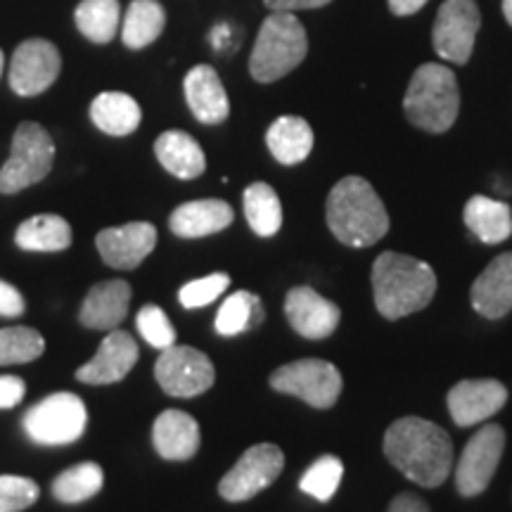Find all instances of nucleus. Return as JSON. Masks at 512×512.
<instances>
[{
  "instance_id": "obj_20",
  "label": "nucleus",
  "mask_w": 512,
  "mask_h": 512,
  "mask_svg": "<svg viewBox=\"0 0 512 512\" xmlns=\"http://www.w3.org/2000/svg\"><path fill=\"white\" fill-rule=\"evenodd\" d=\"M131 285L126 280H105L91 287L83 299L79 320L83 328L91 330H114L124 323L131 304Z\"/></svg>"
},
{
  "instance_id": "obj_44",
  "label": "nucleus",
  "mask_w": 512,
  "mask_h": 512,
  "mask_svg": "<svg viewBox=\"0 0 512 512\" xmlns=\"http://www.w3.org/2000/svg\"><path fill=\"white\" fill-rule=\"evenodd\" d=\"M3 67H5V55L3 50H0V76H3Z\"/></svg>"
},
{
  "instance_id": "obj_40",
  "label": "nucleus",
  "mask_w": 512,
  "mask_h": 512,
  "mask_svg": "<svg viewBox=\"0 0 512 512\" xmlns=\"http://www.w3.org/2000/svg\"><path fill=\"white\" fill-rule=\"evenodd\" d=\"M271 12H297V10H316L332 0H264Z\"/></svg>"
},
{
  "instance_id": "obj_23",
  "label": "nucleus",
  "mask_w": 512,
  "mask_h": 512,
  "mask_svg": "<svg viewBox=\"0 0 512 512\" xmlns=\"http://www.w3.org/2000/svg\"><path fill=\"white\" fill-rule=\"evenodd\" d=\"M155 155L159 164L181 181L200 178L207 169V157L200 143L185 131H164L155 143Z\"/></svg>"
},
{
  "instance_id": "obj_4",
  "label": "nucleus",
  "mask_w": 512,
  "mask_h": 512,
  "mask_svg": "<svg viewBox=\"0 0 512 512\" xmlns=\"http://www.w3.org/2000/svg\"><path fill=\"white\" fill-rule=\"evenodd\" d=\"M458 110L460 91L451 69L437 62H427L415 69L403 98V112L415 128L427 133H446L456 124Z\"/></svg>"
},
{
  "instance_id": "obj_26",
  "label": "nucleus",
  "mask_w": 512,
  "mask_h": 512,
  "mask_svg": "<svg viewBox=\"0 0 512 512\" xmlns=\"http://www.w3.org/2000/svg\"><path fill=\"white\" fill-rule=\"evenodd\" d=\"M91 119L107 136H128L140 126L143 112L131 95L119 91L100 93L91 105Z\"/></svg>"
},
{
  "instance_id": "obj_39",
  "label": "nucleus",
  "mask_w": 512,
  "mask_h": 512,
  "mask_svg": "<svg viewBox=\"0 0 512 512\" xmlns=\"http://www.w3.org/2000/svg\"><path fill=\"white\" fill-rule=\"evenodd\" d=\"M27 394V384L17 375H0V408H15Z\"/></svg>"
},
{
  "instance_id": "obj_21",
  "label": "nucleus",
  "mask_w": 512,
  "mask_h": 512,
  "mask_svg": "<svg viewBox=\"0 0 512 512\" xmlns=\"http://www.w3.org/2000/svg\"><path fill=\"white\" fill-rule=\"evenodd\" d=\"M235 219V211L223 200L185 202L169 216V228L176 238L195 240L226 230Z\"/></svg>"
},
{
  "instance_id": "obj_42",
  "label": "nucleus",
  "mask_w": 512,
  "mask_h": 512,
  "mask_svg": "<svg viewBox=\"0 0 512 512\" xmlns=\"http://www.w3.org/2000/svg\"><path fill=\"white\" fill-rule=\"evenodd\" d=\"M425 5L427 0H389V10H392L396 17L415 15V12L425 8Z\"/></svg>"
},
{
  "instance_id": "obj_6",
  "label": "nucleus",
  "mask_w": 512,
  "mask_h": 512,
  "mask_svg": "<svg viewBox=\"0 0 512 512\" xmlns=\"http://www.w3.org/2000/svg\"><path fill=\"white\" fill-rule=\"evenodd\" d=\"M55 162V143L50 133L36 121H24L12 136L8 162L0 169V192H15L41 183L50 174Z\"/></svg>"
},
{
  "instance_id": "obj_37",
  "label": "nucleus",
  "mask_w": 512,
  "mask_h": 512,
  "mask_svg": "<svg viewBox=\"0 0 512 512\" xmlns=\"http://www.w3.org/2000/svg\"><path fill=\"white\" fill-rule=\"evenodd\" d=\"M230 287V278L226 273H211L207 278H197L192 283L183 285L181 292H178V302H181L185 309H202L211 302L221 297Z\"/></svg>"
},
{
  "instance_id": "obj_11",
  "label": "nucleus",
  "mask_w": 512,
  "mask_h": 512,
  "mask_svg": "<svg viewBox=\"0 0 512 512\" xmlns=\"http://www.w3.org/2000/svg\"><path fill=\"white\" fill-rule=\"evenodd\" d=\"M285 467V453L275 444L247 448L219 482V494L228 503H245L268 489Z\"/></svg>"
},
{
  "instance_id": "obj_15",
  "label": "nucleus",
  "mask_w": 512,
  "mask_h": 512,
  "mask_svg": "<svg viewBox=\"0 0 512 512\" xmlns=\"http://www.w3.org/2000/svg\"><path fill=\"white\" fill-rule=\"evenodd\" d=\"M95 245H98V252L107 266L131 271V268L140 266L147 256L155 252L157 228L145 221L105 228L95 238Z\"/></svg>"
},
{
  "instance_id": "obj_28",
  "label": "nucleus",
  "mask_w": 512,
  "mask_h": 512,
  "mask_svg": "<svg viewBox=\"0 0 512 512\" xmlns=\"http://www.w3.org/2000/svg\"><path fill=\"white\" fill-rule=\"evenodd\" d=\"M166 27V10L157 0H133L128 5L124 24H121V41L126 48L143 50L155 43Z\"/></svg>"
},
{
  "instance_id": "obj_36",
  "label": "nucleus",
  "mask_w": 512,
  "mask_h": 512,
  "mask_svg": "<svg viewBox=\"0 0 512 512\" xmlns=\"http://www.w3.org/2000/svg\"><path fill=\"white\" fill-rule=\"evenodd\" d=\"M41 496L34 479L3 475L0 477V512H22L31 508Z\"/></svg>"
},
{
  "instance_id": "obj_18",
  "label": "nucleus",
  "mask_w": 512,
  "mask_h": 512,
  "mask_svg": "<svg viewBox=\"0 0 512 512\" xmlns=\"http://www.w3.org/2000/svg\"><path fill=\"white\" fill-rule=\"evenodd\" d=\"M470 304L486 320H501L512 311V252L498 254L470 287Z\"/></svg>"
},
{
  "instance_id": "obj_41",
  "label": "nucleus",
  "mask_w": 512,
  "mask_h": 512,
  "mask_svg": "<svg viewBox=\"0 0 512 512\" xmlns=\"http://www.w3.org/2000/svg\"><path fill=\"white\" fill-rule=\"evenodd\" d=\"M387 512H432V510L420 496L411 494V491H403V494L394 496V501L389 503Z\"/></svg>"
},
{
  "instance_id": "obj_38",
  "label": "nucleus",
  "mask_w": 512,
  "mask_h": 512,
  "mask_svg": "<svg viewBox=\"0 0 512 512\" xmlns=\"http://www.w3.org/2000/svg\"><path fill=\"white\" fill-rule=\"evenodd\" d=\"M27 309V304H24V297L19 294V290L15 285L5 283V280H0V316L3 318H19Z\"/></svg>"
},
{
  "instance_id": "obj_35",
  "label": "nucleus",
  "mask_w": 512,
  "mask_h": 512,
  "mask_svg": "<svg viewBox=\"0 0 512 512\" xmlns=\"http://www.w3.org/2000/svg\"><path fill=\"white\" fill-rule=\"evenodd\" d=\"M136 325H138L140 337H143L150 347L164 351L176 344L174 325H171L169 316H166L157 304H145L143 309L138 311Z\"/></svg>"
},
{
  "instance_id": "obj_31",
  "label": "nucleus",
  "mask_w": 512,
  "mask_h": 512,
  "mask_svg": "<svg viewBox=\"0 0 512 512\" xmlns=\"http://www.w3.org/2000/svg\"><path fill=\"white\" fill-rule=\"evenodd\" d=\"M76 29L81 31L88 41L110 43L119 31L121 5L119 0H81L74 12Z\"/></svg>"
},
{
  "instance_id": "obj_1",
  "label": "nucleus",
  "mask_w": 512,
  "mask_h": 512,
  "mask_svg": "<svg viewBox=\"0 0 512 512\" xmlns=\"http://www.w3.org/2000/svg\"><path fill=\"white\" fill-rule=\"evenodd\" d=\"M384 456L422 489H439L451 477L453 441L437 422L406 415L384 432Z\"/></svg>"
},
{
  "instance_id": "obj_2",
  "label": "nucleus",
  "mask_w": 512,
  "mask_h": 512,
  "mask_svg": "<svg viewBox=\"0 0 512 512\" xmlns=\"http://www.w3.org/2000/svg\"><path fill=\"white\" fill-rule=\"evenodd\" d=\"M370 278L375 309L387 320H399L427 309L439 285L430 264L392 249L377 256Z\"/></svg>"
},
{
  "instance_id": "obj_16",
  "label": "nucleus",
  "mask_w": 512,
  "mask_h": 512,
  "mask_svg": "<svg viewBox=\"0 0 512 512\" xmlns=\"http://www.w3.org/2000/svg\"><path fill=\"white\" fill-rule=\"evenodd\" d=\"M285 316L292 330L306 339H325L339 328L342 309L313 287H292L285 297Z\"/></svg>"
},
{
  "instance_id": "obj_5",
  "label": "nucleus",
  "mask_w": 512,
  "mask_h": 512,
  "mask_svg": "<svg viewBox=\"0 0 512 512\" xmlns=\"http://www.w3.org/2000/svg\"><path fill=\"white\" fill-rule=\"evenodd\" d=\"M306 53H309V38L294 12H271L256 36L249 57V74L259 83H273L297 69Z\"/></svg>"
},
{
  "instance_id": "obj_27",
  "label": "nucleus",
  "mask_w": 512,
  "mask_h": 512,
  "mask_svg": "<svg viewBox=\"0 0 512 512\" xmlns=\"http://www.w3.org/2000/svg\"><path fill=\"white\" fill-rule=\"evenodd\" d=\"M15 242L24 252H64L72 245V226L57 214H38L17 228Z\"/></svg>"
},
{
  "instance_id": "obj_14",
  "label": "nucleus",
  "mask_w": 512,
  "mask_h": 512,
  "mask_svg": "<svg viewBox=\"0 0 512 512\" xmlns=\"http://www.w3.org/2000/svg\"><path fill=\"white\" fill-rule=\"evenodd\" d=\"M508 387L491 377H477V380H460L451 387L446 396L448 413L458 427H472L479 422L494 418L508 403Z\"/></svg>"
},
{
  "instance_id": "obj_10",
  "label": "nucleus",
  "mask_w": 512,
  "mask_h": 512,
  "mask_svg": "<svg viewBox=\"0 0 512 512\" xmlns=\"http://www.w3.org/2000/svg\"><path fill=\"white\" fill-rule=\"evenodd\" d=\"M155 377L159 387L169 396L192 399L214 387V363L200 349L188 344H174L164 349L155 363Z\"/></svg>"
},
{
  "instance_id": "obj_7",
  "label": "nucleus",
  "mask_w": 512,
  "mask_h": 512,
  "mask_svg": "<svg viewBox=\"0 0 512 512\" xmlns=\"http://www.w3.org/2000/svg\"><path fill=\"white\" fill-rule=\"evenodd\" d=\"M88 425V411L81 396L57 392L38 401L24 415V432L41 446H64L81 439Z\"/></svg>"
},
{
  "instance_id": "obj_9",
  "label": "nucleus",
  "mask_w": 512,
  "mask_h": 512,
  "mask_svg": "<svg viewBox=\"0 0 512 512\" xmlns=\"http://www.w3.org/2000/svg\"><path fill=\"white\" fill-rule=\"evenodd\" d=\"M505 451V430L496 422L482 425L467 441L456 465V489L463 498H475L489 489Z\"/></svg>"
},
{
  "instance_id": "obj_17",
  "label": "nucleus",
  "mask_w": 512,
  "mask_h": 512,
  "mask_svg": "<svg viewBox=\"0 0 512 512\" xmlns=\"http://www.w3.org/2000/svg\"><path fill=\"white\" fill-rule=\"evenodd\" d=\"M138 363V344L124 330H110L86 366L76 370V380L86 384H114L131 373Z\"/></svg>"
},
{
  "instance_id": "obj_25",
  "label": "nucleus",
  "mask_w": 512,
  "mask_h": 512,
  "mask_svg": "<svg viewBox=\"0 0 512 512\" xmlns=\"http://www.w3.org/2000/svg\"><path fill=\"white\" fill-rule=\"evenodd\" d=\"M266 145L280 164H302L313 150V131L302 117H278L266 131Z\"/></svg>"
},
{
  "instance_id": "obj_29",
  "label": "nucleus",
  "mask_w": 512,
  "mask_h": 512,
  "mask_svg": "<svg viewBox=\"0 0 512 512\" xmlns=\"http://www.w3.org/2000/svg\"><path fill=\"white\" fill-rule=\"evenodd\" d=\"M242 207L249 228L259 238H273L283 226V204H280L278 192L268 183H252L242 195Z\"/></svg>"
},
{
  "instance_id": "obj_3",
  "label": "nucleus",
  "mask_w": 512,
  "mask_h": 512,
  "mask_svg": "<svg viewBox=\"0 0 512 512\" xmlns=\"http://www.w3.org/2000/svg\"><path fill=\"white\" fill-rule=\"evenodd\" d=\"M330 233L342 245L373 247L389 233V214L373 185L361 176L342 178L330 190L325 204Z\"/></svg>"
},
{
  "instance_id": "obj_13",
  "label": "nucleus",
  "mask_w": 512,
  "mask_h": 512,
  "mask_svg": "<svg viewBox=\"0 0 512 512\" xmlns=\"http://www.w3.org/2000/svg\"><path fill=\"white\" fill-rule=\"evenodd\" d=\"M62 67L60 50L46 38H29L19 43L10 62V88L22 98L46 93L57 81Z\"/></svg>"
},
{
  "instance_id": "obj_30",
  "label": "nucleus",
  "mask_w": 512,
  "mask_h": 512,
  "mask_svg": "<svg viewBox=\"0 0 512 512\" xmlns=\"http://www.w3.org/2000/svg\"><path fill=\"white\" fill-rule=\"evenodd\" d=\"M264 318L266 313L261 299L252 292L240 290L230 294L226 302L221 304L219 313H216L214 328L221 337H235L252 328H259Z\"/></svg>"
},
{
  "instance_id": "obj_33",
  "label": "nucleus",
  "mask_w": 512,
  "mask_h": 512,
  "mask_svg": "<svg viewBox=\"0 0 512 512\" xmlns=\"http://www.w3.org/2000/svg\"><path fill=\"white\" fill-rule=\"evenodd\" d=\"M46 351V339L29 325L0 330V366L31 363Z\"/></svg>"
},
{
  "instance_id": "obj_8",
  "label": "nucleus",
  "mask_w": 512,
  "mask_h": 512,
  "mask_svg": "<svg viewBox=\"0 0 512 512\" xmlns=\"http://www.w3.org/2000/svg\"><path fill=\"white\" fill-rule=\"evenodd\" d=\"M268 382L275 392L297 396L318 411H328L335 406L344 389L342 373L323 358H299V361L285 363L273 370Z\"/></svg>"
},
{
  "instance_id": "obj_32",
  "label": "nucleus",
  "mask_w": 512,
  "mask_h": 512,
  "mask_svg": "<svg viewBox=\"0 0 512 512\" xmlns=\"http://www.w3.org/2000/svg\"><path fill=\"white\" fill-rule=\"evenodd\" d=\"M102 484H105V472L98 463H79L69 470L60 472L53 479V496L60 503L76 505L88 501V498L98 496Z\"/></svg>"
},
{
  "instance_id": "obj_22",
  "label": "nucleus",
  "mask_w": 512,
  "mask_h": 512,
  "mask_svg": "<svg viewBox=\"0 0 512 512\" xmlns=\"http://www.w3.org/2000/svg\"><path fill=\"white\" fill-rule=\"evenodd\" d=\"M152 444L164 460H190L200 451V425L192 415L171 408L152 425Z\"/></svg>"
},
{
  "instance_id": "obj_24",
  "label": "nucleus",
  "mask_w": 512,
  "mask_h": 512,
  "mask_svg": "<svg viewBox=\"0 0 512 512\" xmlns=\"http://www.w3.org/2000/svg\"><path fill=\"white\" fill-rule=\"evenodd\" d=\"M463 221L467 230L484 245H501L512 235L510 204L491 200L486 195H475L467 200Z\"/></svg>"
},
{
  "instance_id": "obj_34",
  "label": "nucleus",
  "mask_w": 512,
  "mask_h": 512,
  "mask_svg": "<svg viewBox=\"0 0 512 512\" xmlns=\"http://www.w3.org/2000/svg\"><path fill=\"white\" fill-rule=\"evenodd\" d=\"M344 477V463L337 456H320L313 460V463L306 467V472L299 479V489L311 498H316L320 503L332 501V496L337 494L339 484H342Z\"/></svg>"
},
{
  "instance_id": "obj_12",
  "label": "nucleus",
  "mask_w": 512,
  "mask_h": 512,
  "mask_svg": "<svg viewBox=\"0 0 512 512\" xmlns=\"http://www.w3.org/2000/svg\"><path fill=\"white\" fill-rule=\"evenodd\" d=\"M479 24L482 15L475 0H444L432 31V46L441 60L467 64L475 50Z\"/></svg>"
},
{
  "instance_id": "obj_43",
  "label": "nucleus",
  "mask_w": 512,
  "mask_h": 512,
  "mask_svg": "<svg viewBox=\"0 0 512 512\" xmlns=\"http://www.w3.org/2000/svg\"><path fill=\"white\" fill-rule=\"evenodd\" d=\"M503 15L508 19V24L512 27V0H503Z\"/></svg>"
},
{
  "instance_id": "obj_19",
  "label": "nucleus",
  "mask_w": 512,
  "mask_h": 512,
  "mask_svg": "<svg viewBox=\"0 0 512 512\" xmlns=\"http://www.w3.org/2000/svg\"><path fill=\"white\" fill-rule=\"evenodd\" d=\"M185 102H188L192 117L200 124L216 126L223 124L230 114V100L223 88L221 76L209 64H197L185 74L183 81Z\"/></svg>"
}]
</instances>
